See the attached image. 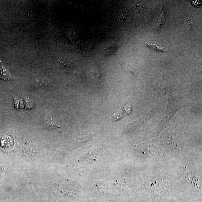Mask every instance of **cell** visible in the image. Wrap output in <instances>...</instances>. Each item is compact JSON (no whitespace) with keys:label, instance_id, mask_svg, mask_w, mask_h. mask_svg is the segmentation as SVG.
<instances>
[{"label":"cell","instance_id":"obj_1","mask_svg":"<svg viewBox=\"0 0 202 202\" xmlns=\"http://www.w3.org/2000/svg\"><path fill=\"white\" fill-rule=\"evenodd\" d=\"M180 104L178 101L174 99H170L169 100L167 109L162 118L161 125H167L171 119L177 111L180 108Z\"/></svg>","mask_w":202,"mask_h":202},{"label":"cell","instance_id":"obj_2","mask_svg":"<svg viewBox=\"0 0 202 202\" xmlns=\"http://www.w3.org/2000/svg\"><path fill=\"white\" fill-rule=\"evenodd\" d=\"M1 146L2 149L6 151L10 150L13 147V138L9 135H5L1 138Z\"/></svg>","mask_w":202,"mask_h":202},{"label":"cell","instance_id":"obj_3","mask_svg":"<svg viewBox=\"0 0 202 202\" xmlns=\"http://www.w3.org/2000/svg\"><path fill=\"white\" fill-rule=\"evenodd\" d=\"M147 47L155 51L162 52H168V50L166 47H163L160 44L156 42H148L145 43Z\"/></svg>","mask_w":202,"mask_h":202},{"label":"cell","instance_id":"obj_4","mask_svg":"<svg viewBox=\"0 0 202 202\" xmlns=\"http://www.w3.org/2000/svg\"><path fill=\"white\" fill-rule=\"evenodd\" d=\"M11 77V73L4 66L0 67V78L4 80H8Z\"/></svg>","mask_w":202,"mask_h":202},{"label":"cell","instance_id":"obj_5","mask_svg":"<svg viewBox=\"0 0 202 202\" xmlns=\"http://www.w3.org/2000/svg\"><path fill=\"white\" fill-rule=\"evenodd\" d=\"M117 49L116 45L114 43L109 45L105 49V53L107 56L115 54Z\"/></svg>","mask_w":202,"mask_h":202},{"label":"cell","instance_id":"obj_6","mask_svg":"<svg viewBox=\"0 0 202 202\" xmlns=\"http://www.w3.org/2000/svg\"><path fill=\"white\" fill-rule=\"evenodd\" d=\"M59 63L61 67L63 68L69 67L71 65V63L66 58L61 57L59 60Z\"/></svg>","mask_w":202,"mask_h":202},{"label":"cell","instance_id":"obj_7","mask_svg":"<svg viewBox=\"0 0 202 202\" xmlns=\"http://www.w3.org/2000/svg\"><path fill=\"white\" fill-rule=\"evenodd\" d=\"M165 13H164V10L163 8L162 12L161 13L159 17V19H158L157 22V26H160L163 23V22H165Z\"/></svg>","mask_w":202,"mask_h":202},{"label":"cell","instance_id":"obj_8","mask_svg":"<svg viewBox=\"0 0 202 202\" xmlns=\"http://www.w3.org/2000/svg\"><path fill=\"white\" fill-rule=\"evenodd\" d=\"M35 185L33 183H28L27 186L28 188L30 191L32 192V193H35L36 192V189L35 188Z\"/></svg>","mask_w":202,"mask_h":202},{"label":"cell","instance_id":"obj_9","mask_svg":"<svg viewBox=\"0 0 202 202\" xmlns=\"http://www.w3.org/2000/svg\"><path fill=\"white\" fill-rule=\"evenodd\" d=\"M121 117H122V115L121 114H119V113H115L114 114V116H113V119L114 120H116L118 119L121 118Z\"/></svg>","mask_w":202,"mask_h":202},{"label":"cell","instance_id":"obj_10","mask_svg":"<svg viewBox=\"0 0 202 202\" xmlns=\"http://www.w3.org/2000/svg\"><path fill=\"white\" fill-rule=\"evenodd\" d=\"M125 108V111L127 113H129L131 111V108L130 106H130H129V105H127L126 106Z\"/></svg>","mask_w":202,"mask_h":202}]
</instances>
